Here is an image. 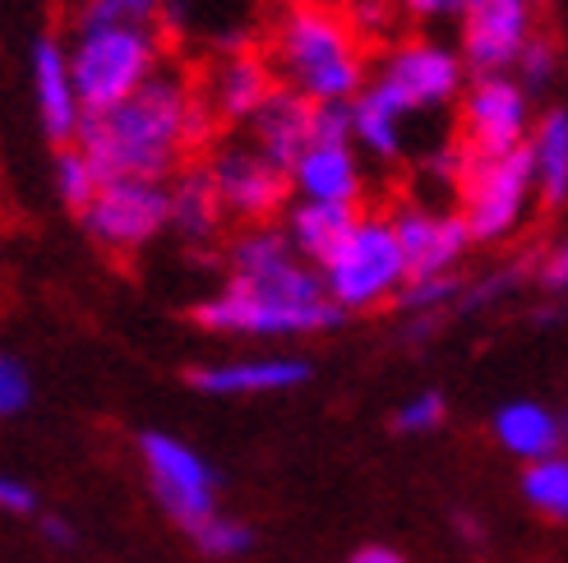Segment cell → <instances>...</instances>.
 I'll list each match as a JSON object with an SVG mask.
<instances>
[{"mask_svg":"<svg viewBox=\"0 0 568 563\" xmlns=\"http://www.w3.org/2000/svg\"><path fill=\"white\" fill-rule=\"evenodd\" d=\"M213 106L199 83L181 70H158L134 98L121 106L98 111L79 130V149L98 162V172L111 176H144L166 181L185 153L204 149L213 139Z\"/></svg>","mask_w":568,"mask_h":563,"instance_id":"cell-1","label":"cell"},{"mask_svg":"<svg viewBox=\"0 0 568 563\" xmlns=\"http://www.w3.org/2000/svg\"><path fill=\"white\" fill-rule=\"evenodd\" d=\"M268 61L277 83L310 102H356L375 70L347 10L324 0H282L268 28Z\"/></svg>","mask_w":568,"mask_h":563,"instance_id":"cell-2","label":"cell"},{"mask_svg":"<svg viewBox=\"0 0 568 563\" xmlns=\"http://www.w3.org/2000/svg\"><path fill=\"white\" fill-rule=\"evenodd\" d=\"M70 65L83 106L98 116L134 98L162 70V38L149 19L111 10L106 0H79L70 14Z\"/></svg>","mask_w":568,"mask_h":563,"instance_id":"cell-3","label":"cell"},{"mask_svg":"<svg viewBox=\"0 0 568 563\" xmlns=\"http://www.w3.org/2000/svg\"><path fill=\"white\" fill-rule=\"evenodd\" d=\"M347 309L328 296L324 273L315 264H287L268 277H232L226 291L204 300L194 319L213 332H250V337H296L328 332L343 324Z\"/></svg>","mask_w":568,"mask_h":563,"instance_id":"cell-4","label":"cell"},{"mask_svg":"<svg viewBox=\"0 0 568 563\" xmlns=\"http://www.w3.org/2000/svg\"><path fill=\"white\" fill-rule=\"evenodd\" d=\"M371 89L403 116H425V111H439L467 93V61L458 47L412 33L379 51L371 70Z\"/></svg>","mask_w":568,"mask_h":563,"instance_id":"cell-5","label":"cell"},{"mask_svg":"<svg viewBox=\"0 0 568 563\" xmlns=\"http://www.w3.org/2000/svg\"><path fill=\"white\" fill-rule=\"evenodd\" d=\"M407 277H412L407 255H403V245H397V232L384 213H365L347 249L324 268L328 296L343 309H371L384 296L403 291Z\"/></svg>","mask_w":568,"mask_h":563,"instance_id":"cell-6","label":"cell"},{"mask_svg":"<svg viewBox=\"0 0 568 563\" xmlns=\"http://www.w3.org/2000/svg\"><path fill=\"white\" fill-rule=\"evenodd\" d=\"M79 217H83V232L106 255H134L162 227H172V185L144 181V176H111L102 181L98 199Z\"/></svg>","mask_w":568,"mask_h":563,"instance_id":"cell-7","label":"cell"},{"mask_svg":"<svg viewBox=\"0 0 568 563\" xmlns=\"http://www.w3.org/2000/svg\"><path fill=\"white\" fill-rule=\"evenodd\" d=\"M463 217L476 240H499L523 222L531 190H536V162L531 149L504 153V157H476L467 153L463 172Z\"/></svg>","mask_w":568,"mask_h":563,"instance_id":"cell-8","label":"cell"},{"mask_svg":"<svg viewBox=\"0 0 568 563\" xmlns=\"http://www.w3.org/2000/svg\"><path fill=\"white\" fill-rule=\"evenodd\" d=\"M531 98L518 74H471L463 93V149L476 157H504L527 149Z\"/></svg>","mask_w":568,"mask_h":563,"instance_id":"cell-9","label":"cell"},{"mask_svg":"<svg viewBox=\"0 0 568 563\" xmlns=\"http://www.w3.org/2000/svg\"><path fill=\"white\" fill-rule=\"evenodd\" d=\"M541 0H467L458 19V51L471 74H508L518 55L541 33L536 28Z\"/></svg>","mask_w":568,"mask_h":563,"instance_id":"cell-10","label":"cell"},{"mask_svg":"<svg viewBox=\"0 0 568 563\" xmlns=\"http://www.w3.org/2000/svg\"><path fill=\"white\" fill-rule=\"evenodd\" d=\"M139 448H144V462H149V481H153V494L166 513H172L190 536L204 522L217 518V475L213 467L194 453V448H185L181 439L172 434H158L149 430L144 439H139Z\"/></svg>","mask_w":568,"mask_h":563,"instance_id":"cell-11","label":"cell"},{"mask_svg":"<svg viewBox=\"0 0 568 563\" xmlns=\"http://www.w3.org/2000/svg\"><path fill=\"white\" fill-rule=\"evenodd\" d=\"M209 176L226 217L245 222V227H268V217L287 208V190H296L292 172H282L254 144H222L209 157Z\"/></svg>","mask_w":568,"mask_h":563,"instance_id":"cell-12","label":"cell"},{"mask_svg":"<svg viewBox=\"0 0 568 563\" xmlns=\"http://www.w3.org/2000/svg\"><path fill=\"white\" fill-rule=\"evenodd\" d=\"M28 79H33V102H38V121L47 130L51 144H79V130L89 121V106L79 98L74 65H70V42L55 33H38L28 47Z\"/></svg>","mask_w":568,"mask_h":563,"instance_id":"cell-13","label":"cell"},{"mask_svg":"<svg viewBox=\"0 0 568 563\" xmlns=\"http://www.w3.org/2000/svg\"><path fill=\"white\" fill-rule=\"evenodd\" d=\"M397 245L407 255L412 277H439L467 255V245L476 240L463 213H435L425 204H397L388 213Z\"/></svg>","mask_w":568,"mask_h":563,"instance_id":"cell-14","label":"cell"},{"mask_svg":"<svg viewBox=\"0 0 568 563\" xmlns=\"http://www.w3.org/2000/svg\"><path fill=\"white\" fill-rule=\"evenodd\" d=\"M273 93H277L273 61L260 51H245V47L226 51L222 61H213V70L204 74V98H209L213 116L222 125H250Z\"/></svg>","mask_w":568,"mask_h":563,"instance_id":"cell-15","label":"cell"},{"mask_svg":"<svg viewBox=\"0 0 568 563\" xmlns=\"http://www.w3.org/2000/svg\"><path fill=\"white\" fill-rule=\"evenodd\" d=\"M315 111H320V102H310L305 93L277 83V93L260 106V116L245 125L250 144L268 162H277L282 172H292V166L305 157V149L315 144Z\"/></svg>","mask_w":568,"mask_h":563,"instance_id":"cell-16","label":"cell"},{"mask_svg":"<svg viewBox=\"0 0 568 563\" xmlns=\"http://www.w3.org/2000/svg\"><path fill=\"white\" fill-rule=\"evenodd\" d=\"M361 217L356 204H320V199H301L287 208V236L296 245V255L305 264H315L320 273L343 255L352 232L361 227Z\"/></svg>","mask_w":568,"mask_h":563,"instance_id":"cell-17","label":"cell"},{"mask_svg":"<svg viewBox=\"0 0 568 563\" xmlns=\"http://www.w3.org/2000/svg\"><path fill=\"white\" fill-rule=\"evenodd\" d=\"M292 185L301 199L320 204H356L361 199V162L356 144H310L292 166Z\"/></svg>","mask_w":568,"mask_h":563,"instance_id":"cell-18","label":"cell"},{"mask_svg":"<svg viewBox=\"0 0 568 563\" xmlns=\"http://www.w3.org/2000/svg\"><path fill=\"white\" fill-rule=\"evenodd\" d=\"M305 379H310L305 360H236V365H213V370L190 375L199 392H277V388H296Z\"/></svg>","mask_w":568,"mask_h":563,"instance_id":"cell-19","label":"cell"},{"mask_svg":"<svg viewBox=\"0 0 568 563\" xmlns=\"http://www.w3.org/2000/svg\"><path fill=\"white\" fill-rule=\"evenodd\" d=\"M531 162H536V194H541V204L555 213L568 204V111L555 106L546 111L541 121H536L531 139Z\"/></svg>","mask_w":568,"mask_h":563,"instance_id":"cell-20","label":"cell"},{"mask_svg":"<svg viewBox=\"0 0 568 563\" xmlns=\"http://www.w3.org/2000/svg\"><path fill=\"white\" fill-rule=\"evenodd\" d=\"M495 439L508 448V453L541 462V458H555V448L564 439V420H555L536 402H508L495 411Z\"/></svg>","mask_w":568,"mask_h":563,"instance_id":"cell-21","label":"cell"},{"mask_svg":"<svg viewBox=\"0 0 568 563\" xmlns=\"http://www.w3.org/2000/svg\"><path fill=\"white\" fill-rule=\"evenodd\" d=\"M222 217H226V208L217 199L209 166H185V172L172 181V227L185 240H209Z\"/></svg>","mask_w":568,"mask_h":563,"instance_id":"cell-22","label":"cell"},{"mask_svg":"<svg viewBox=\"0 0 568 563\" xmlns=\"http://www.w3.org/2000/svg\"><path fill=\"white\" fill-rule=\"evenodd\" d=\"M403 125L407 116L397 106H388L371 83H365V93L352 102V139H356V149H365L371 157H403Z\"/></svg>","mask_w":568,"mask_h":563,"instance_id":"cell-23","label":"cell"},{"mask_svg":"<svg viewBox=\"0 0 568 563\" xmlns=\"http://www.w3.org/2000/svg\"><path fill=\"white\" fill-rule=\"evenodd\" d=\"M296 245L287 232H277V227H250L236 245H232V273L236 277H268L277 268H287L296 264Z\"/></svg>","mask_w":568,"mask_h":563,"instance_id":"cell-24","label":"cell"},{"mask_svg":"<svg viewBox=\"0 0 568 563\" xmlns=\"http://www.w3.org/2000/svg\"><path fill=\"white\" fill-rule=\"evenodd\" d=\"M51 181H55V194H61V204L65 208H74V213H83L93 199H98V190H102V172H98V162L83 153L79 144H70V149H61L55 153V166H51Z\"/></svg>","mask_w":568,"mask_h":563,"instance_id":"cell-25","label":"cell"},{"mask_svg":"<svg viewBox=\"0 0 568 563\" xmlns=\"http://www.w3.org/2000/svg\"><path fill=\"white\" fill-rule=\"evenodd\" d=\"M523 494L536 513L568 522V458H541L527 462L523 471Z\"/></svg>","mask_w":568,"mask_h":563,"instance_id":"cell-26","label":"cell"},{"mask_svg":"<svg viewBox=\"0 0 568 563\" xmlns=\"http://www.w3.org/2000/svg\"><path fill=\"white\" fill-rule=\"evenodd\" d=\"M347 19L365 42H397V23H407L397 0H347Z\"/></svg>","mask_w":568,"mask_h":563,"instance_id":"cell-27","label":"cell"},{"mask_svg":"<svg viewBox=\"0 0 568 563\" xmlns=\"http://www.w3.org/2000/svg\"><path fill=\"white\" fill-rule=\"evenodd\" d=\"M463 291V282L453 273H439V277H407V287L397 291V300H403V309H412V315H430V309H439L444 300H453Z\"/></svg>","mask_w":568,"mask_h":563,"instance_id":"cell-28","label":"cell"},{"mask_svg":"<svg viewBox=\"0 0 568 563\" xmlns=\"http://www.w3.org/2000/svg\"><path fill=\"white\" fill-rule=\"evenodd\" d=\"M194 541H199V550H204L209 559H236V554H245V550L254 545L250 526H241V522H232V518L204 522V526L194 531Z\"/></svg>","mask_w":568,"mask_h":563,"instance_id":"cell-29","label":"cell"},{"mask_svg":"<svg viewBox=\"0 0 568 563\" xmlns=\"http://www.w3.org/2000/svg\"><path fill=\"white\" fill-rule=\"evenodd\" d=\"M555 70H559V47L546 33H536L527 42V51L518 55V79L527 83V93H536V89H546V83L555 79Z\"/></svg>","mask_w":568,"mask_h":563,"instance_id":"cell-30","label":"cell"},{"mask_svg":"<svg viewBox=\"0 0 568 563\" xmlns=\"http://www.w3.org/2000/svg\"><path fill=\"white\" fill-rule=\"evenodd\" d=\"M315 144H356L352 139V102H320Z\"/></svg>","mask_w":568,"mask_h":563,"instance_id":"cell-31","label":"cell"},{"mask_svg":"<svg viewBox=\"0 0 568 563\" xmlns=\"http://www.w3.org/2000/svg\"><path fill=\"white\" fill-rule=\"evenodd\" d=\"M439 420H444V398L439 392H420V398H412L403 411H397L393 426L403 434H416V430H435Z\"/></svg>","mask_w":568,"mask_h":563,"instance_id":"cell-32","label":"cell"},{"mask_svg":"<svg viewBox=\"0 0 568 563\" xmlns=\"http://www.w3.org/2000/svg\"><path fill=\"white\" fill-rule=\"evenodd\" d=\"M397 10L407 23H453L463 19L467 0H397Z\"/></svg>","mask_w":568,"mask_h":563,"instance_id":"cell-33","label":"cell"},{"mask_svg":"<svg viewBox=\"0 0 568 563\" xmlns=\"http://www.w3.org/2000/svg\"><path fill=\"white\" fill-rule=\"evenodd\" d=\"M28 407V375L14 356H0V411L14 416Z\"/></svg>","mask_w":568,"mask_h":563,"instance_id":"cell-34","label":"cell"},{"mask_svg":"<svg viewBox=\"0 0 568 563\" xmlns=\"http://www.w3.org/2000/svg\"><path fill=\"white\" fill-rule=\"evenodd\" d=\"M541 282H546L550 291H564L568 287V236L555 245V255L541 264Z\"/></svg>","mask_w":568,"mask_h":563,"instance_id":"cell-35","label":"cell"},{"mask_svg":"<svg viewBox=\"0 0 568 563\" xmlns=\"http://www.w3.org/2000/svg\"><path fill=\"white\" fill-rule=\"evenodd\" d=\"M0 503H6L10 513H33V509H38L33 490H28L23 481H0Z\"/></svg>","mask_w":568,"mask_h":563,"instance_id":"cell-36","label":"cell"},{"mask_svg":"<svg viewBox=\"0 0 568 563\" xmlns=\"http://www.w3.org/2000/svg\"><path fill=\"white\" fill-rule=\"evenodd\" d=\"M111 10H121V14H134V19H153L166 0H106Z\"/></svg>","mask_w":568,"mask_h":563,"instance_id":"cell-37","label":"cell"},{"mask_svg":"<svg viewBox=\"0 0 568 563\" xmlns=\"http://www.w3.org/2000/svg\"><path fill=\"white\" fill-rule=\"evenodd\" d=\"M347 563H407V559L393 554V550H384V545H365V550H356Z\"/></svg>","mask_w":568,"mask_h":563,"instance_id":"cell-38","label":"cell"},{"mask_svg":"<svg viewBox=\"0 0 568 563\" xmlns=\"http://www.w3.org/2000/svg\"><path fill=\"white\" fill-rule=\"evenodd\" d=\"M42 536H47L51 545H74V531H70L65 518H47V522H42Z\"/></svg>","mask_w":568,"mask_h":563,"instance_id":"cell-39","label":"cell"},{"mask_svg":"<svg viewBox=\"0 0 568 563\" xmlns=\"http://www.w3.org/2000/svg\"><path fill=\"white\" fill-rule=\"evenodd\" d=\"M564 434H568V420H564Z\"/></svg>","mask_w":568,"mask_h":563,"instance_id":"cell-40","label":"cell"}]
</instances>
